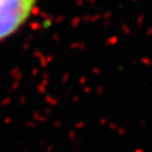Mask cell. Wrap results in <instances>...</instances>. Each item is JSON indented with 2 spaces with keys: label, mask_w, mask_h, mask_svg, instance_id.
<instances>
[{
  "label": "cell",
  "mask_w": 152,
  "mask_h": 152,
  "mask_svg": "<svg viewBox=\"0 0 152 152\" xmlns=\"http://www.w3.org/2000/svg\"><path fill=\"white\" fill-rule=\"evenodd\" d=\"M37 0H0V41L11 36L28 20Z\"/></svg>",
  "instance_id": "6da1fadb"
}]
</instances>
